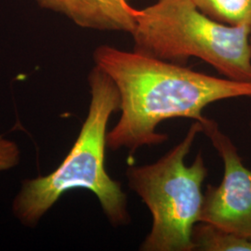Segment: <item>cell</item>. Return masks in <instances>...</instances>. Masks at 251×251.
I'll use <instances>...</instances> for the list:
<instances>
[{
  "label": "cell",
  "mask_w": 251,
  "mask_h": 251,
  "mask_svg": "<svg viewBox=\"0 0 251 251\" xmlns=\"http://www.w3.org/2000/svg\"><path fill=\"white\" fill-rule=\"evenodd\" d=\"M88 82V115L70 152L51 173L23 181L13 200L12 212L25 226L37 225L63 194L75 189L93 193L113 226L130 223L122 184L112 179L105 168L107 126L110 117L119 111V93L114 81L97 65L91 69Z\"/></svg>",
  "instance_id": "cell-2"
},
{
  "label": "cell",
  "mask_w": 251,
  "mask_h": 251,
  "mask_svg": "<svg viewBox=\"0 0 251 251\" xmlns=\"http://www.w3.org/2000/svg\"><path fill=\"white\" fill-rule=\"evenodd\" d=\"M201 12L229 25H250L251 0H191Z\"/></svg>",
  "instance_id": "cell-8"
},
{
  "label": "cell",
  "mask_w": 251,
  "mask_h": 251,
  "mask_svg": "<svg viewBox=\"0 0 251 251\" xmlns=\"http://www.w3.org/2000/svg\"><path fill=\"white\" fill-rule=\"evenodd\" d=\"M95 65L107 74L120 97V117L108 131L107 147L135 153L144 146L161 145L169 135L157 130L171 118L202 122L209 104L251 98V82H239L197 72L183 64L109 45L93 52Z\"/></svg>",
  "instance_id": "cell-1"
},
{
  "label": "cell",
  "mask_w": 251,
  "mask_h": 251,
  "mask_svg": "<svg viewBox=\"0 0 251 251\" xmlns=\"http://www.w3.org/2000/svg\"><path fill=\"white\" fill-rule=\"evenodd\" d=\"M200 124L224 163L221 183L206 186L200 222L251 240V170L217 121L206 117Z\"/></svg>",
  "instance_id": "cell-5"
},
{
  "label": "cell",
  "mask_w": 251,
  "mask_h": 251,
  "mask_svg": "<svg viewBox=\"0 0 251 251\" xmlns=\"http://www.w3.org/2000/svg\"><path fill=\"white\" fill-rule=\"evenodd\" d=\"M21 160V151L13 141L0 137V172L15 168Z\"/></svg>",
  "instance_id": "cell-9"
},
{
  "label": "cell",
  "mask_w": 251,
  "mask_h": 251,
  "mask_svg": "<svg viewBox=\"0 0 251 251\" xmlns=\"http://www.w3.org/2000/svg\"><path fill=\"white\" fill-rule=\"evenodd\" d=\"M41 8L61 13L82 28L131 35L138 9L129 0H34Z\"/></svg>",
  "instance_id": "cell-6"
},
{
  "label": "cell",
  "mask_w": 251,
  "mask_h": 251,
  "mask_svg": "<svg viewBox=\"0 0 251 251\" xmlns=\"http://www.w3.org/2000/svg\"><path fill=\"white\" fill-rule=\"evenodd\" d=\"M195 251H251V240L216 225L198 222L192 232Z\"/></svg>",
  "instance_id": "cell-7"
},
{
  "label": "cell",
  "mask_w": 251,
  "mask_h": 251,
  "mask_svg": "<svg viewBox=\"0 0 251 251\" xmlns=\"http://www.w3.org/2000/svg\"><path fill=\"white\" fill-rule=\"evenodd\" d=\"M201 132L200 122L194 121L184 138L157 161L126 169L128 187L152 215L151 230L140 251H195L192 232L200 222L208 170L203 152L191 165L185 164V157Z\"/></svg>",
  "instance_id": "cell-4"
},
{
  "label": "cell",
  "mask_w": 251,
  "mask_h": 251,
  "mask_svg": "<svg viewBox=\"0 0 251 251\" xmlns=\"http://www.w3.org/2000/svg\"><path fill=\"white\" fill-rule=\"evenodd\" d=\"M134 50L184 64L195 57L224 77L251 82V26L214 21L191 0H157L138 9L131 33Z\"/></svg>",
  "instance_id": "cell-3"
},
{
  "label": "cell",
  "mask_w": 251,
  "mask_h": 251,
  "mask_svg": "<svg viewBox=\"0 0 251 251\" xmlns=\"http://www.w3.org/2000/svg\"><path fill=\"white\" fill-rule=\"evenodd\" d=\"M250 130H251V121H250Z\"/></svg>",
  "instance_id": "cell-10"
}]
</instances>
